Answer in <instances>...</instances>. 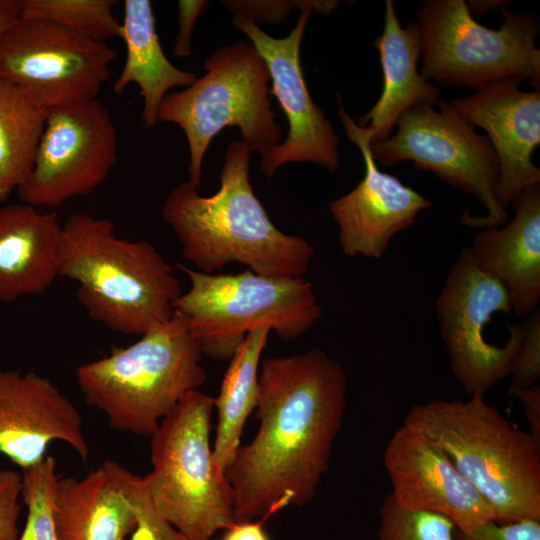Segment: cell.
<instances>
[{
    "label": "cell",
    "mask_w": 540,
    "mask_h": 540,
    "mask_svg": "<svg viewBox=\"0 0 540 540\" xmlns=\"http://www.w3.org/2000/svg\"><path fill=\"white\" fill-rule=\"evenodd\" d=\"M346 391L344 367L320 348L261 361L259 428L226 471L236 522L313 500L343 424Z\"/></svg>",
    "instance_id": "6da1fadb"
},
{
    "label": "cell",
    "mask_w": 540,
    "mask_h": 540,
    "mask_svg": "<svg viewBox=\"0 0 540 540\" xmlns=\"http://www.w3.org/2000/svg\"><path fill=\"white\" fill-rule=\"evenodd\" d=\"M250 153L242 140L233 141L217 192L202 196L189 180L182 182L166 197L162 216L181 242L183 257L200 272L239 263L261 275L304 277L314 249L272 223L249 181Z\"/></svg>",
    "instance_id": "7a4b0ae2"
},
{
    "label": "cell",
    "mask_w": 540,
    "mask_h": 540,
    "mask_svg": "<svg viewBox=\"0 0 540 540\" xmlns=\"http://www.w3.org/2000/svg\"><path fill=\"white\" fill-rule=\"evenodd\" d=\"M59 277L78 284L90 318L126 335L167 322L182 294L174 268L153 244L119 238L110 219L86 213L62 223Z\"/></svg>",
    "instance_id": "3957f363"
},
{
    "label": "cell",
    "mask_w": 540,
    "mask_h": 540,
    "mask_svg": "<svg viewBox=\"0 0 540 540\" xmlns=\"http://www.w3.org/2000/svg\"><path fill=\"white\" fill-rule=\"evenodd\" d=\"M403 424L446 454L491 506L495 522L540 520V444L484 396L415 404Z\"/></svg>",
    "instance_id": "277c9868"
},
{
    "label": "cell",
    "mask_w": 540,
    "mask_h": 540,
    "mask_svg": "<svg viewBox=\"0 0 540 540\" xmlns=\"http://www.w3.org/2000/svg\"><path fill=\"white\" fill-rule=\"evenodd\" d=\"M202 356L187 319L174 310L164 324L79 365L75 374L86 403L112 429L151 437L180 400L205 383Z\"/></svg>",
    "instance_id": "5b68a950"
},
{
    "label": "cell",
    "mask_w": 540,
    "mask_h": 540,
    "mask_svg": "<svg viewBox=\"0 0 540 540\" xmlns=\"http://www.w3.org/2000/svg\"><path fill=\"white\" fill-rule=\"evenodd\" d=\"M213 397L189 391L150 437L142 477L156 510L188 540H211L236 521L234 493L210 443Z\"/></svg>",
    "instance_id": "8992f818"
},
{
    "label": "cell",
    "mask_w": 540,
    "mask_h": 540,
    "mask_svg": "<svg viewBox=\"0 0 540 540\" xmlns=\"http://www.w3.org/2000/svg\"><path fill=\"white\" fill-rule=\"evenodd\" d=\"M178 269L190 288L174 310L188 322L202 354L230 360L246 335L260 327L292 341L321 318L313 285L304 277L267 276L250 270L238 274H206L182 263Z\"/></svg>",
    "instance_id": "52a82bcc"
},
{
    "label": "cell",
    "mask_w": 540,
    "mask_h": 540,
    "mask_svg": "<svg viewBox=\"0 0 540 540\" xmlns=\"http://www.w3.org/2000/svg\"><path fill=\"white\" fill-rule=\"evenodd\" d=\"M206 73L180 92L168 93L158 121L177 124L189 148V181L200 188L204 156L225 127L239 128L242 141L261 157L282 142L269 99L267 65L250 41H236L214 51Z\"/></svg>",
    "instance_id": "ba28073f"
},
{
    "label": "cell",
    "mask_w": 540,
    "mask_h": 540,
    "mask_svg": "<svg viewBox=\"0 0 540 540\" xmlns=\"http://www.w3.org/2000/svg\"><path fill=\"white\" fill-rule=\"evenodd\" d=\"M504 23H477L463 0H426L417 13L421 34L420 75L440 85L474 90L509 78L540 86L539 26L533 15L503 6Z\"/></svg>",
    "instance_id": "9c48e42d"
},
{
    "label": "cell",
    "mask_w": 540,
    "mask_h": 540,
    "mask_svg": "<svg viewBox=\"0 0 540 540\" xmlns=\"http://www.w3.org/2000/svg\"><path fill=\"white\" fill-rule=\"evenodd\" d=\"M437 106L422 103L405 111L391 137L370 144L374 160L385 166L412 161L415 168L473 195L487 215L473 217L464 211L460 221L468 227L505 225L507 212L495 197L499 164L491 142L450 102L441 100Z\"/></svg>",
    "instance_id": "30bf717a"
},
{
    "label": "cell",
    "mask_w": 540,
    "mask_h": 540,
    "mask_svg": "<svg viewBox=\"0 0 540 540\" xmlns=\"http://www.w3.org/2000/svg\"><path fill=\"white\" fill-rule=\"evenodd\" d=\"M117 51L55 22L22 18L0 37V79L46 109L98 98Z\"/></svg>",
    "instance_id": "8fae6325"
},
{
    "label": "cell",
    "mask_w": 540,
    "mask_h": 540,
    "mask_svg": "<svg viewBox=\"0 0 540 540\" xmlns=\"http://www.w3.org/2000/svg\"><path fill=\"white\" fill-rule=\"evenodd\" d=\"M435 311L455 379L469 396H484L510 376L521 340V324H507L503 346L490 343L484 329L496 313L512 312L503 286L481 271L467 248L451 265L436 298Z\"/></svg>",
    "instance_id": "7c38bea8"
},
{
    "label": "cell",
    "mask_w": 540,
    "mask_h": 540,
    "mask_svg": "<svg viewBox=\"0 0 540 540\" xmlns=\"http://www.w3.org/2000/svg\"><path fill=\"white\" fill-rule=\"evenodd\" d=\"M118 135L98 98L48 109L21 202L58 207L93 192L117 161Z\"/></svg>",
    "instance_id": "4fadbf2b"
},
{
    "label": "cell",
    "mask_w": 540,
    "mask_h": 540,
    "mask_svg": "<svg viewBox=\"0 0 540 540\" xmlns=\"http://www.w3.org/2000/svg\"><path fill=\"white\" fill-rule=\"evenodd\" d=\"M312 13L304 9L295 27L283 38H274L240 14H233V25L250 39L264 59L274 95L287 118V136L261 157V170L271 178L277 169L291 162H311L330 172L339 164V142L332 123L308 91L300 64V46Z\"/></svg>",
    "instance_id": "5bb4252c"
},
{
    "label": "cell",
    "mask_w": 540,
    "mask_h": 540,
    "mask_svg": "<svg viewBox=\"0 0 540 540\" xmlns=\"http://www.w3.org/2000/svg\"><path fill=\"white\" fill-rule=\"evenodd\" d=\"M338 106L345 133L362 154L365 173L354 189L331 201L329 209L339 228L342 252L379 259L391 239L411 227L420 211L432 203L378 168L370 151V134L347 113L339 96Z\"/></svg>",
    "instance_id": "9a60e30c"
},
{
    "label": "cell",
    "mask_w": 540,
    "mask_h": 540,
    "mask_svg": "<svg viewBox=\"0 0 540 540\" xmlns=\"http://www.w3.org/2000/svg\"><path fill=\"white\" fill-rule=\"evenodd\" d=\"M383 464L398 506L442 515L461 531L495 521L491 506L446 454L406 425L389 439Z\"/></svg>",
    "instance_id": "2e32d148"
},
{
    "label": "cell",
    "mask_w": 540,
    "mask_h": 540,
    "mask_svg": "<svg viewBox=\"0 0 540 540\" xmlns=\"http://www.w3.org/2000/svg\"><path fill=\"white\" fill-rule=\"evenodd\" d=\"M54 441L87 461L89 445L77 407L49 378L0 368V455L23 471L44 460Z\"/></svg>",
    "instance_id": "e0dca14e"
},
{
    "label": "cell",
    "mask_w": 540,
    "mask_h": 540,
    "mask_svg": "<svg viewBox=\"0 0 540 540\" xmlns=\"http://www.w3.org/2000/svg\"><path fill=\"white\" fill-rule=\"evenodd\" d=\"M521 82L503 79L450 101L486 132L499 164L495 197L505 210L527 187L540 184V170L532 162L540 143V92L521 91Z\"/></svg>",
    "instance_id": "ac0fdd59"
},
{
    "label": "cell",
    "mask_w": 540,
    "mask_h": 540,
    "mask_svg": "<svg viewBox=\"0 0 540 540\" xmlns=\"http://www.w3.org/2000/svg\"><path fill=\"white\" fill-rule=\"evenodd\" d=\"M512 205V220L483 228L468 249L477 267L503 286L512 312L525 318L540 300V184L527 187Z\"/></svg>",
    "instance_id": "d6986e66"
},
{
    "label": "cell",
    "mask_w": 540,
    "mask_h": 540,
    "mask_svg": "<svg viewBox=\"0 0 540 540\" xmlns=\"http://www.w3.org/2000/svg\"><path fill=\"white\" fill-rule=\"evenodd\" d=\"M62 223L20 202L0 207V301L45 292L59 277Z\"/></svg>",
    "instance_id": "ffe728a7"
},
{
    "label": "cell",
    "mask_w": 540,
    "mask_h": 540,
    "mask_svg": "<svg viewBox=\"0 0 540 540\" xmlns=\"http://www.w3.org/2000/svg\"><path fill=\"white\" fill-rule=\"evenodd\" d=\"M125 469L107 459L85 477H60L54 500L58 540H125L136 525Z\"/></svg>",
    "instance_id": "44dd1931"
},
{
    "label": "cell",
    "mask_w": 540,
    "mask_h": 540,
    "mask_svg": "<svg viewBox=\"0 0 540 540\" xmlns=\"http://www.w3.org/2000/svg\"><path fill=\"white\" fill-rule=\"evenodd\" d=\"M380 56L383 89L375 105L359 118L371 144L386 140L399 117L417 104L437 106L439 88L424 79L418 70L421 55V34L416 21L402 27L393 1H385L384 28L374 40Z\"/></svg>",
    "instance_id": "7402d4cb"
},
{
    "label": "cell",
    "mask_w": 540,
    "mask_h": 540,
    "mask_svg": "<svg viewBox=\"0 0 540 540\" xmlns=\"http://www.w3.org/2000/svg\"><path fill=\"white\" fill-rule=\"evenodd\" d=\"M121 38L126 46V59L113 91L120 94L127 85L135 83L144 100L141 122L145 128L153 127L159 122V108L168 91L178 86L189 87L197 76L174 66L166 57L156 31L151 1L124 2Z\"/></svg>",
    "instance_id": "603a6c76"
},
{
    "label": "cell",
    "mask_w": 540,
    "mask_h": 540,
    "mask_svg": "<svg viewBox=\"0 0 540 540\" xmlns=\"http://www.w3.org/2000/svg\"><path fill=\"white\" fill-rule=\"evenodd\" d=\"M270 329L249 332L230 358L220 391L213 397L217 426L213 456L226 473L241 446V436L249 415L259 399V369Z\"/></svg>",
    "instance_id": "cb8c5ba5"
},
{
    "label": "cell",
    "mask_w": 540,
    "mask_h": 540,
    "mask_svg": "<svg viewBox=\"0 0 540 540\" xmlns=\"http://www.w3.org/2000/svg\"><path fill=\"white\" fill-rule=\"evenodd\" d=\"M47 112L24 90L0 79V202L29 175Z\"/></svg>",
    "instance_id": "d4e9b609"
},
{
    "label": "cell",
    "mask_w": 540,
    "mask_h": 540,
    "mask_svg": "<svg viewBox=\"0 0 540 540\" xmlns=\"http://www.w3.org/2000/svg\"><path fill=\"white\" fill-rule=\"evenodd\" d=\"M115 0H20L22 18L55 22L98 42L121 38V23L113 14Z\"/></svg>",
    "instance_id": "484cf974"
},
{
    "label": "cell",
    "mask_w": 540,
    "mask_h": 540,
    "mask_svg": "<svg viewBox=\"0 0 540 540\" xmlns=\"http://www.w3.org/2000/svg\"><path fill=\"white\" fill-rule=\"evenodd\" d=\"M56 465L55 458L47 455L37 465L21 472V497L28 513L18 540H58L53 512L60 478Z\"/></svg>",
    "instance_id": "4316f807"
},
{
    "label": "cell",
    "mask_w": 540,
    "mask_h": 540,
    "mask_svg": "<svg viewBox=\"0 0 540 540\" xmlns=\"http://www.w3.org/2000/svg\"><path fill=\"white\" fill-rule=\"evenodd\" d=\"M378 540H456L455 525L446 517L398 506L388 494L379 510Z\"/></svg>",
    "instance_id": "83f0119b"
},
{
    "label": "cell",
    "mask_w": 540,
    "mask_h": 540,
    "mask_svg": "<svg viewBox=\"0 0 540 540\" xmlns=\"http://www.w3.org/2000/svg\"><path fill=\"white\" fill-rule=\"evenodd\" d=\"M124 483L136 515V525L130 540H188L156 510L142 477L125 469Z\"/></svg>",
    "instance_id": "f1b7e54d"
},
{
    "label": "cell",
    "mask_w": 540,
    "mask_h": 540,
    "mask_svg": "<svg viewBox=\"0 0 540 540\" xmlns=\"http://www.w3.org/2000/svg\"><path fill=\"white\" fill-rule=\"evenodd\" d=\"M521 340L511 367L510 388H527L540 377V310L536 308L521 323Z\"/></svg>",
    "instance_id": "f546056e"
},
{
    "label": "cell",
    "mask_w": 540,
    "mask_h": 540,
    "mask_svg": "<svg viewBox=\"0 0 540 540\" xmlns=\"http://www.w3.org/2000/svg\"><path fill=\"white\" fill-rule=\"evenodd\" d=\"M233 14H240L253 22L279 23L292 8L309 9L320 14H329L340 1H223Z\"/></svg>",
    "instance_id": "4dcf8cb0"
},
{
    "label": "cell",
    "mask_w": 540,
    "mask_h": 540,
    "mask_svg": "<svg viewBox=\"0 0 540 540\" xmlns=\"http://www.w3.org/2000/svg\"><path fill=\"white\" fill-rule=\"evenodd\" d=\"M22 474L0 470V540H18L17 521L20 514Z\"/></svg>",
    "instance_id": "1f68e13d"
},
{
    "label": "cell",
    "mask_w": 540,
    "mask_h": 540,
    "mask_svg": "<svg viewBox=\"0 0 540 540\" xmlns=\"http://www.w3.org/2000/svg\"><path fill=\"white\" fill-rule=\"evenodd\" d=\"M456 540H540V520L488 522L468 531L456 529Z\"/></svg>",
    "instance_id": "d6a6232c"
},
{
    "label": "cell",
    "mask_w": 540,
    "mask_h": 540,
    "mask_svg": "<svg viewBox=\"0 0 540 540\" xmlns=\"http://www.w3.org/2000/svg\"><path fill=\"white\" fill-rule=\"evenodd\" d=\"M207 6V1H178L179 32L174 43L173 55L186 57L191 55V36L196 19Z\"/></svg>",
    "instance_id": "836d02e7"
},
{
    "label": "cell",
    "mask_w": 540,
    "mask_h": 540,
    "mask_svg": "<svg viewBox=\"0 0 540 540\" xmlns=\"http://www.w3.org/2000/svg\"><path fill=\"white\" fill-rule=\"evenodd\" d=\"M510 392L518 398L523 406L529 425V433L540 444V387L533 385L527 388H510Z\"/></svg>",
    "instance_id": "e575fe53"
},
{
    "label": "cell",
    "mask_w": 540,
    "mask_h": 540,
    "mask_svg": "<svg viewBox=\"0 0 540 540\" xmlns=\"http://www.w3.org/2000/svg\"><path fill=\"white\" fill-rule=\"evenodd\" d=\"M268 518L264 516L256 520L235 522L226 530L222 540H269L263 529Z\"/></svg>",
    "instance_id": "d590c367"
},
{
    "label": "cell",
    "mask_w": 540,
    "mask_h": 540,
    "mask_svg": "<svg viewBox=\"0 0 540 540\" xmlns=\"http://www.w3.org/2000/svg\"><path fill=\"white\" fill-rule=\"evenodd\" d=\"M20 17V0H0V37Z\"/></svg>",
    "instance_id": "8d00e7d4"
},
{
    "label": "cell",
    "mask_w": 540,
    "mask_h": 540,
    "mask_svg": "<svg viewBox=\"0 0 540 540\" xmlns=\"http://www.w3.org/2000/svg\"><path fill=\"white\" fill-rule=\"evenodd\" d=\"M509 3L508 1L503 0H471L468 2L467 6L470 13L474 14H484L493 9H501L503 6Z\"/></svg>",
    "instance_id": "74e56055"
}]
</instances>
